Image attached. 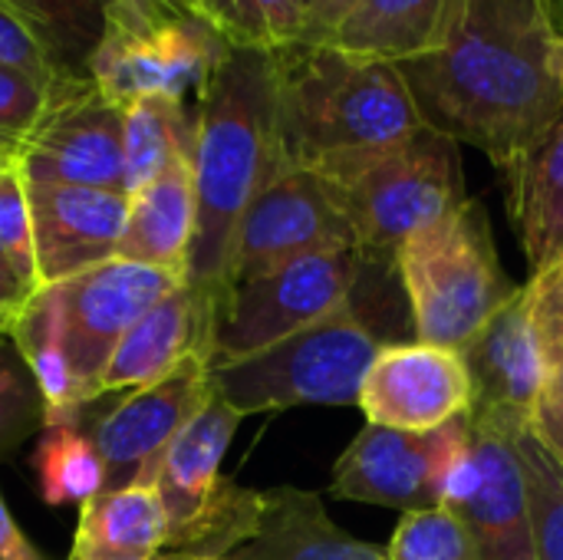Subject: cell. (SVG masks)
Instances as JSON below:
<instances>
[{
	"label": "cell",
	"mask_w": 563,
	"mask_h": 560,
	"mask_svg": "<svg viewBox=\"0 0 563 560\" xmlns=\"http://www.w3.org/2000/svg\"><path fill=\"white\" fill-rule=\"evenodd\" d=\"M0 261L40 290L26 182L16 172L13 158H10V165L0 168Z\"/></svg>",
	"instance_id": "obj_34"
},
{
	"label": "cell",
	"mask_w": 563,
	"mask_h": 560,
	"mask_svg": "<svg viewBox=\"0 0 563 560\" xmlns=\"http://www.w3.org/2000/svg\"><path fill=\"white\" fill-rule=\"evenodd\" d=\"M396 274L416 340L445 350H462L521 290L501 267L492 218L478 198L416 231L399 248Z\"/></svg>",
	"instance_id": "obj_5"
},
{
	"label": "cell",
	"mask_w": 563,
	"mask_h": 560,
	"mask_svg": "<svg viewBox=\"0 0 563 560\" xmlns=\"http://www.w3.org/2000/svg\"><path fill=\"white\" fill-rule=\"evenodd\" d=\"M241 419L214 396L168 446L155 475L168 515V554L228 560L254 538L267 492L241 488L221 475Z\"/></svg>",
	"instance_id": "obj_8"
},
{
	"label": "cell",
	"mask_w": 563,
	"mask_h": 560,
	"mask_svg": "<svg viewBox=\"0 0 563 560\" xmlns=\"http://www.w3.org/2000/svg\"><path fill=\"white\" fill-rule=\"evenodd\" d=\"M356 248L333 185L310 168H280L244 211L228 267V290L320 251Z\"/></svg>",
	"instance_id": "obj_12"
},
{
	"label": "cell",
	"mask_w": 563,
	"mask_h": 560,
	"mask_svg": "<svg viewBox=\"0 0 563 560\" xmlns=\"http://www.w3.org/2000/svg\"><path fill=\"white\" fill-rule=\"evenodd\" d=\"M36 294L33 284H26L16 271H10L3 261H0V330H13L16 317L23 314L26 300Z\"/></svg>",
	"instance_id": "obj_37"
},
{
	"label": "cell",
	"mask_w": 563,
	"mask_h": 560,
	"mask_svg": "<svg viewBox=\"0 0 563 560\" xmlns=\"http://www.w3.org/2000/svg\"><path fill=\"white\" fill-rule=\"evenodd\" d=\"M386 554L389 560H482L475 538L445 505L402 515Z\"/></svg>",
	"instance_id": "obj_33"
},
{
	"label": "cell",
	"mask_w": 563,
	"mask_h": 560,
	"mask_svg": "<svg viewBox=\"0 0 563 560\" xmlns=\"http://www.w3.org/2000/svg\"><path fill=\"white\" fill-rule=\"evenodd\" d=\"M211 399L214 386L208 356L195 353L158 383L132 389L122 403L99 416L89 439L106 469L102 492L155 485L168 446Z\"/></svg>",
	"instance_id": "obj_13"
},
{
	"label": "cell",
	"mask_w": 563,
	"mask_h": 560,
	"mask_svg": "<svg viewBox=\"0 0 563 560\" xmlns=\"http://www.w3.org/2000/svg\"><path fill=\"white\" fill-rule=\"evenodd\" d=\"M442 505L468 528L482 560H538L531 492L515 436L468 422V442L449 472Z\"/></svg>",
	"instance_id": "obj_15"
},
{
	"label": "cell",
	"mask_w": 563,
	"mask_h": 560,
	"mask_svg": "<svg viewBox=\"0 0 563 560\" xmlns=\"http://www.w3.org/2000/svg\"><path fill=\"white\" fill-rule=\"evenodd\" d=\"M508 215L531 277L563 261V109L541 142L505 172Z\"/></svg>",
	"instance_id": "obj_22"
},
{
	"label": "cell",
	"mask_w": 563,
	"mask_h": 560,
	"mask_svg": "<svg viewBox=\"0 0 563 560\" xmlns=\"http://www.w3.org/2000/svg\"><path fill=\"white\" fill-rule=\"evenodd\" d=\"M472 403L468 422L508 436L531 432L544 383V356L534 330L528 287L518 290L462 350Z\"/></svg>",
	"instance_id": "obj_16"
},
{
	"label": "cell",
	"mask_w": 563,
	"mask_h": 560,
	"mask_svg": "<svg viewBox=\"0 0 563 560\" xmlns=\"http://www.w3.org/2000/svg\"><path fill=\"white\" fill-rule=\"evenodd\" d=\"M208 347L211 314L188 287H178L122 337L96 383V396L152 386L188 356H208Z\"/></svg>",
	"instance_id": "obj_19"
},
{
	"label": "cell",
	"mask_w": 563,
	"mask_h": 560,
	"mask_svg": "<svg viewBox=\"0 0 563 560\" xmlns=\"http://www.w3.org/2000/svg\"><path fill=\"white\" fill-rule=\"evenodd\" d=\"M353 228L356 251L396 274L399 248L468 201L459 142L419 129L406 142L323 175Z\"/></svg>",
	"instance_id": "obj_6"
},
{
	"label": "cell",
	"mask_w": 563,
	"mask_h": 560,
	"mask_svg": "<svg viewBox=\"0 0 563 560\" xmlns=\"http://www.w3.org/2000/svg\"><path fill=\"white\" fill-rule=\"evenodd\" d=\"M369 261L350 251H320L234 284L211 327L208 366L247 360L353 304Z\"/></svg>",
	"instance_id": "obj_9"
},
{
	"label": "cell",
	"mask_w": 563,
	"mask_h": 560,
	"mask_svg": "<svg viewBox=\"0 0 563 560\" xmlns=\"http://www.w3.org/2000/svg\"><path fill=\"white\" fill-rule=\"evenodd\" d=\"M56 287L63 307L66 356L82 389V399L92 403L96 383L122 337L172 290L185 287V277L115 257Z\"/></svg>",
	"instance_id": "obj_14"
},
{
	"label": "cell",
	"mask_w": 563,
	"mask_h": 560,
	"mask_svg": "<svg viewBox=\"0 0 563 560\" xmlns=\"http://www.w3.org/2000/svg\"><path fill=\"white\" fill-rule=\"evenodd\" d=\"M515 452L531 492L538 560H563V469L531 432L515 436Z\"/></svg>",
	"instance_id": "obj_31"
},
{
	"label": "cell",
	"mask_w": 563,
	"mask_h": 560,
	"mask_svg": "<svg viewBox=\"0 0 563 560\" xmlns=\"http://www.w3.org/2000/svg\"><path fill=\"white\" fill-rule=\"evenodd\" d=\"M188 3H191L195 10H201L205 17H211V7H214V0H188Z\"/></svg>",
	"instance_id": "obj_41"
},
{
	"label": "cell",
	"mask_w": 563,
	"mask_h": 560,
	"mask_svg": "<svg viewBox=\"0 0 563 560\" xmlns=\"http://www.w3.org/2000/svg\"><path fill=\"white\" fill-rule=\"evenodd\" d=\"M525 287L531 297L534 330L544 356V383L531 436L563 469V261L544 274H534Z\"/></svg>",
	"instance_id": "obj_27"
},
{
	"label": "cell",
	"mask_w": 563,
	"mask_h": 560,
	"mask_svg": "<svg viewBox=\"0 0 563 560\" xmlns=\"http://www.w3.org/2000/svg\"><path fill=\"white\" fill-rule=\"evenodd\" d=\"M379 284H399V274L369 264L353 304L343 310L247 360L214 366V396L241 416L297 406H360V389L376 353L396 343L383 337L369 310V294Z\"/></svg>",
	"instance_id": "obj_4"
},
{
	"label": "cell",
	"mask_w": 563,
	"mask_h": 560,
	"mask_svg": "<svg viewBox=\"0 0 563 560\" xmlns=\"http://www.w3.org/2000/svg\"><path fill=\"white\" fill-rule=\"evenodd\" d=\"M168 548V515L155 485L102 492L79 508L73 551L89 560H155Z\"/></svg>",
	"instance_id": "obj_23"
},
{
	"label": "cell",
	"mask_w": 563,
	"mask_h": 560,
	"mask_svg": "<svg viewBox=\"0 0 563 560\" xmlns=\"http://www.w3.org/2000/svg\"><path fill=\"white\" fill-rule=\"evenodd\" d=\"M69 560H89V558H82V554H76V551H69Z\"/></svg>",
	"instance_id": "obj_45"
},
{
	"label": "cell",
	"mask_w": 563,
	"mask_h": 560,
	"mask_svg": "<svg viewBox=\"0 0 563 560\" xmlns=\"http://www.w3.org/2000/svg\"><path fill=\"white\" fill-rule=\"evenodd\" d=\"M472 383L459 350L396 340L386 343L360 389V409L373 426L429 432L468 413Z\"/></svg>",
	"instance_id": "obj_17"
},
{
	"label": "cell",
	"mask_w": 563,
	"mask_h": 560,
	"mask_svg": "<svg viewBox=\"0 0 563 560\" xmlns=\"http://www.w3.org/2000/svg\"><path fill=\"white\" fill-rule=\"evenodd\" d=\"M452 3L455 0H360L323 43L406 63L439 40Z\"/></svg>",
	"instance_id": "obj_24"
},
{
	"label": "cell",
	"mask_w": 563,
	"mask_h": 560,
	"mask_svg": "<svg viewBox=\"0 0 563 560\" xmlns=\"http://www.w3.org/2000/svg\"><path fill=\"white\" fill-rule=\"evenodd\" d=\"M208 20L231 46L267 53L303 43L310 30L307 0H214Z\"/></svg>",
	"instance_id": "obj_30"
},
{
	"label": "cell",
	"mask_w": 563,
	"mask_h": 560,
	"mask_svg": "<svg viewBox=\"0 0 563 560\" xmlns=\"http://www.w3.org/2000/svg\"><path fill=\"white\" fill-rule=\"evenodd\" d=\"M122 112L89 76H56L43 116L13 145L10 158L30 185L125 191Z\"/></svg>",
	"instance_id": "obj_10"
},
{
	"label": "cell",
	"mask_w": 563,
	"mask_h": 560,
	"mask_svg": "<svg viewBox=\"0 0 563 560\" xmlns=\"http://www.w3.org/2000/svg\"><path fill=\"white\" fill-rule=\"evenodd\" d=\"M33 475L43 505H86L102 492L106 469L89 436L76 426H46L33 452Z\"/></svg>",
	"instance_id": "obj_29"
},
{
	"label": "cell",
	"mask_w": 563,
	"mask_h": 560,
	"mask_svg": "<svg viewBox=\"0 0 563 560\" xmlns=\"http://www.w3.org/2000/svg\"><path fill=\"white\" fill-rule=\"evenodd\" d=\"M274 66L284 168L330 175L426 129L399 63L303 40Z\"/></svg>",
	"instance_id": "obj_3"
},
{
	"label": "cell",
	"mask_w": 563,
	"mask_h": 560,
	"mask_svg": "<svg viewBox=\"0 0 563 560\" xmlns=\"http://www.w3.org/2000/svg\"><path fill=\"white\" fill-rule=\"evenodd\" d=\"M195 218L198 205L191 158H178L148 185L129 195L119 257L185 277L195 241Z\"/></svg>",
	"instance_id": "obj_20"
},
{
	"label": "cell",
	"mask_w": 563,
	"mask_h": 560,
	"mask_svg": "<svg viewBox=\"0 0 563 560\" xmlns=\"http://www.w3.org/2000/svg\"><path fill=\"white\" fill-rule=\"evenodd\" d=\"M307 10H310V0H307Z\"/></svg>",
	"instance_id": "obj_47"
},
{
	"label": "cell",
	"mask_w": 563,
	"mask_h": 560,
	"mask_svg": "<svg viewBox=\"0 0 563 560\" xmlns=\"http://www.w3.org/2000/svg\"><path fill=\"white\" fill-rule=\"evenodd\" d=\"M360 0H310V43H323L333 36V30L343 23V17L356 7Z\"/></svg>",
	"instance_id": "obj_38"
},
{
	"label": "cell",
	"mask_w": 563,
	"mask_h": 560,
	"mask_svg": "<svg viewBox=\"0 0 563 560\" xmlns=\"http://www.w3.org/2000/svg\"><path fill=\"white\" fill-rule=\"evenodd\" d=\"M0 560H46L13 521V515L3 502V492H0Z\"/></svg>",
	"instance_id": "obj_39"
},
{
	"label": "cell",
	"mask_w": 563,
	"mask_h": 560,
	"mask_svg": "<svg viewBox=\"0 0 563 560\" xmlns=\"http://www.w3.org/2000/svg\"><path fill=\"white\" fill-rule=\"evenodd\" d=\"M10 340L23 353L43 403H46V426H76L79 406H86L82 389L73 376L66 343H63V307H59V287H40L23 314L16 317Z\"/></svg>",
	"instance_id": "obj_25"
},
{
	"label": "cell",
	"mask_w": 563,
	"mask_h": 560,
	"mask_svg": "<svg viewBox=\"0 0 563 560\" xmlns=\"http://www.w3.org/2000/svg\"><path fill=\"white\" fill-rule=\"evenodd\" d=\"M558 73H561L563 79V33L558 36Z\"/></svg>",
	"instance_id": "obj_43"
},
{
	"label": "cell",
	"mask_w": 563,
	"mask_h": 560,
	"mask_svg": "<svg viewBox=\"0 0 563 560\" xmlns=\"http://www.w3.org/2000/svg\"><path fill=\"white\" fill-rule=\"evenodd\" d=\"M284 168L274 53L228 46L195 99V241L185 287L214 314L228 294L231 244L261 188Z\"/></svg>",
	"instance_id": "obj_2"
},
{
	"label": "cell",
	"mask_w": 563,
	"mask_h": 560,
	"mask_svg": "<svg viewBox=\"0 0 563 560\" xmlns=\"http://www.w3.org/2000/svg\"><path fill=\"white\" fill-rule=\"evenodd\" d=\"M49 83L0 63V145L13 149L43 116Z\"/></svg>",
	"instance_id": "obj_35"
},
{
	"label": "cell",
	"mask_w": 563,
	"mask_h": 560,
	"mask_svg": "<svg viewBox=\"0 0 563 560\" xmlns=\"http://www.w3.org/2000/svg\"><path fill=\"white\" fill-rule=\"evenodd\" d=\"M33 257L40 287L63 284L119 257L129 195L82 185H30Z\"/></svg>",
	"instance_id": "obj_18"
},
{
	"label": "cell",
	"mask_w": 563,
	"mask_h": 560,
	"mask_svg": "<svg viewBox=\"0 0 563 560\" xmlns=\"http://www.w3.org/2000/svg\"><path fill=\"white\" fill-rule=\"evenodd\" d=\"M10 152H13V149L0 145V168H3V165H10Z\"/></svg>",
	"instance_id": "obj_44"
},
{
	"label": "cell",
	"mask_w": 563,
	"mask_h": 560,
	"mask_svg": "<svg viewBox=\"0 0 563 560\" xmlns=\"http://www.w3.org/2000/svg\"><path fill=\"white\" fill-rule=\"evenodd\" d=\"M3 337H10V333H7V330H0V340H3Z\"/></svg>",
	"instance_id": "obj_46"
},
{
	"label": "cell",
	"mask_w": 563,
	"mask_h": 560,
	"mask_svg": "<svg viewBox=\"0 0 563 560\" xmlns=\"http://www.w3.org/2000/svg\"><path fill=\"white\" fill-rule=\"evenodd\" d=\"M228 560H389V554L346 535L317 492L271 488L254 538Z\"/></svg>",
	"instance_id": "obj_21"
},
{
	"label": "cell",
	"mask_w": 563,
	"mask_h": 560,
	"mask_svg": "<svg viewBox=\"0 0 563 560\" xmlns=\"http://www.w3.org/2000/svg\"><path fill=\"white\" fill-rule=\"evenodd\" d=\"M36 36L56 76H86L112 0H3Z\"/></svg>",
	"instance_id": "obj_28"
},
{
	"label": "cell",
	"mask_w": 563,
	"mask_h": 560,
	"mask_svg": "<svg viewBox=\"0 0 563 560\" xmlns=\"http://www.w3.org/2000/svg\"><path fill=\"white\" fill-rule=\"evenodd\" d=\"M0 63L13 66V69H23L43 83H53L56 73L43 53V46L36 43V36L30 33V26L0 0Z\"/></svg>",
	"instance_id": "obj_36"
},
{
	"label": "cell",
	"mask_w": 563,
	"mask_h": 560,
	"mask_svg": "<svg viewBox=\"0 0 563 560\" xmlns=\"http://www.w3.org/2000/svg\"><path fill=\"white\" fill-rule=\"evenodd\" d=\"M125 191H139L172 162L195 155V109L188 99L145 96L122 112Z\"/></svg>",
	"instance_id": "obj_26"
},
{
	"label": "cell",
	"mask_w": 563,
	"mask_h": 560,
	"mask_svg": "<svg viewBox=\"0 0 563 560\" xmlns=\"http://www.w3.org/2000/svg\"><path fill=\"white\" fill-rule=\"evenodd\" d=\"M46 429L43 393L10 337L0 340V462Z\"/></svg>",
	"instance_id": "obj_32"
},
{
	"label": "cell",
	"mask_w": 563,
	"mask_h": 560,
	"mask_svg": "<svg viewBox=\"0 0 563 560\" xmlns=\"http://www.w3.org/2000/svg\"><path fill=\"white\" fill-rule=\"evenodd\" d=\"M155 560H208V558H185V554H168V551H162Z\"/></svg>",
	"instance_id": "obj_42"
},
{
	"label": "cell",
	"mask_w": 563,
	"mask_h": 560,
	"mask_svg": "<svg viewBox=\"0 0 563 560\" xmlns=\"http://www.w3.org/2000/svg\"><path fill=\"white\" fill-rule=\"evenodd\" d=\"M558 36L548 0H455L439 40L399 63L422 125L505 175L561 116Z\"/></svg>",
	"instance_id": "obj_1"
},
{
	"label": "cell",
	"mask_w": 563,
	"mask_h": 560,
	"mask_svg": "<svg viewBox=\"0 0 563 560\" xmlns=\"http://www.w3.org/2000/svg\"><path fill=\"white\" fill-rule=\"evenodd\" d=\"M548 10H551V20H554L558 33H563V0H548Z\"/></svg>",
	"instance_id": "obj_40"
},
{
	"label": "cell",
	"mask_w": 563,
	"mask_h": 560,
	"mask_svg": "<svg viewBox=\"0 0 563 560\" xmlns=\"http://www.w3.org/2000/svg\"><path fill=\"white\" fill-rule=\"evenodd\" d=\"M228 46L188 0H112L86 76L122 109L145 96L198 99Z\"/></svg>",
	"instance_id": "obj_7"
},
{
	"label": "cell",
	"mask_w": 563,
	"mask_h": 560,
	"mask_svg": "<svg viewBox=\"0 0 563 560\" xmlns=\"http://www.w3.org/2000/svg\"><path fill=\"white\" fill-rule=\"evenodd\" d=\"M465 442L468 413L429 432H402L369 422L336 459L330 495L402 515L439 508L449 472Z\"/></svg>",
	"instance_id": "obj_11"
}]
</instances>
